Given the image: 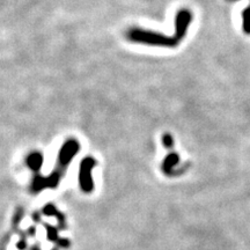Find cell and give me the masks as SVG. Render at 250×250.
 Masks as SVG:
<instances>
[{
    "label": "cell",
    "instance_id": "6da1fadb",
    "mask_svg": "<svg viewBox=\"0 0 250 250\" xmlns=\"http://www.w3.org/2000/svg\"><path fill=\"white\" fill-rule=\"evenodd\" d=\"M190 14L188 12L183 11L177 15L176 22H177V33L174 37H166L158 35V34L151 33V31H144L139 29H133L129 33V39L133 42L146 43V44H158V45H168L174 46L179 43V41L182 39V36L186 34L188 23L190 22Z\"/></svg>",
    "mask_w": 250,
    "mask_h": 250
},
{
    "label": "cell",
    "instance_id": "7a4b0ae2",
    "mask_svg": "<svg viewBox=\"0 0 250 250\" xmlns=\"http://www.w3.org/2000/svg\"><path fill=\"white\" fill-rule=\"evenodd\" d=\"M95 164L96 162L93 158H86L85 160L81 162L79 180H80L81 189L86 192H90L94 188L92 176H90V171H92Z\"/></svg>",
    "mask_w": 250,
    "mask_h": 250
},
{
    "label": "cell",
    "instance_id": "3957f363",
    "mask_svg": "<svg viewBox=\"0 0 250 250\" xmlns=\"http://www.w3.org/2000/svg\"><path fill=\"white\" fill-rule=\"evenodd\" d=\"M78 151H79V144H78L76 140H68V142L62 146V151L59 153V169H65L66 166L70 164L71 159L77 154Z\"/></svg>",
    "mask_w": 250,
    "mask_h": 250
},
{
    "label": "cell",
    "instance_id": "277c9868",
    "mask_svg": "<svg viewBox=\"0 0 250 250\" xmlns=\"http://www.w3.org/2000/svg\"><path fill=\"white\" fill-rule=\"evenodd\" d=\"M42 164H43V158L40 153H33V154L28 156L27 165L29 166L33 170H39Z\"/></svg>",
    "mask_w": 250,
    "mask_h": 250
},
{
    "label": "cell",
    "instance_id": "5b68a950",
    "mask_svg": "<svg viewBox=\"0 0 250 250\" xmlns=\"http://www.w3.org/2000/svg\"><path fill=\"white\" fill-rule=\"evenodd\" d=\"M243 17H245V30L247 33H250V7L247 8Z\"/></svg>",
    "mask_w": 250,
    "mask_h": 250
},
{
    "label": "cell",
    "instance_id": "8992f818",
    "mask_svg": "<svg viewBox=\"0 0 250 250\" xmlns=\"http://www.w3.org/2000/svg\"><path fill=\"white\" fill-rule=\"evenodd\" d=\"M177 161V155H170L169 158H167V160H166V164H165V167H171L174 164H176Z\"/></svg>",
    "mask_w": 250,
    "mask_h": 250
},
{
    "label": "cell",
    "instance_id": "52a82bcc",
    "mask_svg": "<svg viewBox=\"0 0 250 250\" xmlns=\"http://www.w3.org/2000/svg\"><path fill=\"white\" fill-rule=\"evenodd\" d=\"M49 229V239H51V240H57V232H56V230L54 229V228H51V227H46Z\"/></svg>",
    "mask_w": 250,
    "mask_h": 250
},
{
    "label": "cell",
    "instance_id": "ba28073f",
    "mask_svg": "<svg viewBox=\"0 0 250 250\" xmlns=\"http://www.w3.org/2000/svg\"><path fill=\"white\" fill-rule=\"evenodd\" d=\"M164 143H165V145L171 146V144H173V142H171V137L170 136H165L164 137Z\"/></svg>",
    "mask_w": 250,
    "mask_h": 250
},
{
    "label": "cell",
    "instance_id": "9c48e42d",
    "mask_svg": "<svg viewBox=\"0 0 250 250\" xmlns=\"http://www.w3.org/2000/svg\"><path fill=\"white\" fill-rule=\"evenodd\" d=\"M230 1H232V0H230ZM233 1H235V0H233Z\"/></svg>",
    "mask_w": 250,
    "mask_h": 250
}]
</instances>
